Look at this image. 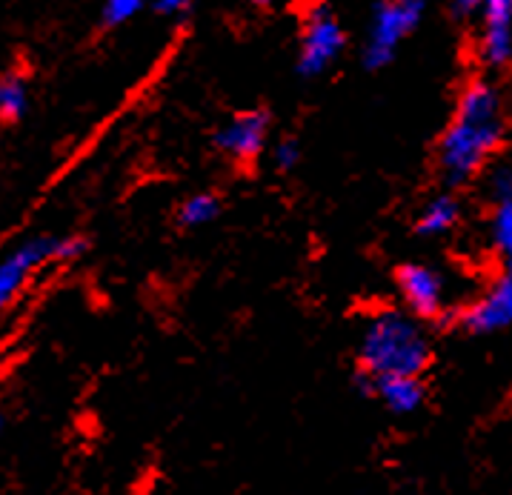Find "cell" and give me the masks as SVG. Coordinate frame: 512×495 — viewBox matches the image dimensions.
I'll use <instances>...</instances> for the list:
<instances>
[{
	"label": "cell",
	"mask_w": 512,
	"mask_h": 495,
	"mask_svg": "<svg viewBox=\"0 0 512 495\" xmlns=\"http://www.w3.org/2000/svg\"><path fill=\"white\" fill-rule=\"evenodd\" d=\"M501 138L504 109L498 89L487 81H472L461 92L455 118L438 146V164L447 184H464L475 172H481V166L498 152Z\"/></svg>",
	"instance_id": "cell-1"
},
{
	"label": "cell",
	"mask_w": 512,
	"mask_h": 495,
	"mask_svg": "<svg viewBox=\"0 0 512 495\" xmlns=\"http://www.w3.org/2000/svg\"><path fill=\"white\" fill-rule=\"evenodd\" d=\"M358 390L372 395V384L381 378L415 375L430 364V338L418 318L401 310H384L372 315L358 344Z\"/></svg>",
	"instance_id": "cell-2"
},
{
	"label": "cell",
	"mask_w": 512,
	"mask_h": 495,
	"mask_svg": "<svg viewBox=\"0 0 512 495\" xmlns=\"http://www.w3.org/2000/svg\"><path fill=\"white\" fill-rule=\"evenodd\" d=\"M89 249L81 235H32L0 255V312L6 310L23 287L35 278V272L52 261L66 264L78 261Z\"/></svg>",
	"instance_id": "cell-3"
},
{
	"label": "cell",
	"mask_w": 512,
	"mask_h": 495,
	"mask_svg": "<svg viewBox=\"0 0 512 495\" xmlns=\"http://www.w3.org/2000/svg\"><path fill=\"white\" fill-rule=\"evenodd\" d=\"M347 46V38H344V29L338 18L318 6L312 9L304 21V32H301V46H298V72L304 78H318L324 75L332 63L341 58Z\"/></svg>",
	"instance_id": "cell-4"
},
{
	"label": "cell",
	"mask_w": 512,
	"mask_h": 495,
	"mask_svg": "<svg viewBox=\"0 0 512 495\" xmlns=\"http://www.w3.org/2000/svg\"><path fill=\"white\" fill-rule=\"evenodd\" d=\"M421 15L401 6L398 0H384L369 23L367 41H364V63L369 69H381L395 58L401 41L418 26Z\"/></svg>",
	"instance_id": "cell-5"
},
{
	"label": "cell",
	"mask_w": 512,
	"mask_h": 495,
	"mask_svg": "<svg viewBox=\"0 0 512 495\" xmlns=\"http://www.w3.org/2000/svg\"><path fill=\"white\" fill-rule=\"evenodd\" d=\"M395 284H398L404 307L415 318H435V315H441L444 304H447V284L427 264H404V267H398Z\"/></svg>",
	"instance_id": "cell-6"
},
{
	"label": "cell",
	"mask_w": 512,
	"mask_h": 495,
	"mask_svg": "<svg viewBox=\"0 0 512 495\" xmlns=\"http://www.w3.org/2000/svg\"><path fill=\"white\" fill-rule=\"evenodd\" d=\"M269 138V115L261 109H249L235 115L232 121H226L218 135H215V146L229 155L232 161H252L264 152Z\"/></svg>",
	"instance_id": "cell-7"
},
{
	"label": "cell",
	"mask_w": 512,
	"mask_h": 495,
	"mask_svg": "<svg viewBox=\"0 0 512 495\" xmlns=\"http://www.w3.org/2000/svg\"><path fill=\"white\" fill-rule=\"evenodd\" d=\"M461 321L472 332H498L512 327V272L504 269L487 292L464 310Z\"/></svg>",
	"instance_id": "cell-8"
},
{
	"label": "cell",
	"mask_w": 512,
	"mask_h": 495,
	"mask_svg": "<svg viewBox=\"0 0 512 495\" xmlns=\"http://www.w3.org/2000/svg\"><path fill=\"white\" fill-rule=\"evenodd\" d=\"M481 58L504 66L512 58V0H481Z\"/></svg>",
	"instance_id": "cell-9"
},
{
	"label": "cell",
	"mask_w": 512,
	"mask_h": 495,
	"mask_svg": "<svg viewBox=\"0 0 512 495\" xmlns=\"http://www.w3.org/2000/svg\"><path fill=\"white\" fill-rule=\"evenodd\" d=\"M372 395L381 398V404L395 415H410L424 404V384L415 375L381 378L372 384Z\"/></svg>",
	"instance_id": "cell-10"
},
{
	"label": "cell",
	"mask_w": 512,
	"mask_h": 495,
	"mask_svg": "<svg viewBox=\"0 0 512 495\" xmlns=\"http://www.w3.org/2000/svg\"><path fill=\"white\" fill-rule=\"evenodd\" d=\"M458 215H461V209H458V201L452 195H435L418 218V235L438 238L458 224Z\"/></svg>",
	"instance_id": "cell-11"
},
{
	"label": "cell",
	"mask_w": 512,
	"mask_h": 495,
	"mask_svg": "<svg viewBox=\"0 0 512 495\" xmlns=\"http://www.w3.org/2000/svg\"><path fill=\"white\" fill-rule=\"evenodd\" d=\"M29 109V86L21 75H0V121L15 124Z\"/></svg>",
	"instance_id": "cell-12"
},
{
	"label": "cell",
	"mask_w": 512,
	"mask_h": 495,
	"mask_svg": "<svg viewBox=\"0 0 512 495\" xmlns=\"http://www.w3.org/2000/svg\"><path fill=\"white\" fill-rule=\"evenodd\" d=\"M218 212H221V198L218 195H212V192H195V195H189L184 204L178 207V221H181V227L198 229L209 224V221H215Z\"/></svg>",
	"instance_id": "cell-13"
},
{
	"label": "cell",
	"mask_w": 512,
	"mask_h": 495,
	"mask_svg": "<svg viewBox=\"0 0 512 495\" xmlns=\"http://www.w3.org/2000/svg\"><path fill=\"white\" fill-rule=\"evenodd\" d=\"M492 241L504 261V269L512 272V198L495 201L492 212Z\"/></svg>",
	"instance_id": "cell-14"
},
{
	"label": "cell",
	"mask_w": 512,
	"mask_h": 495,
	"mask_svg": "<svg viewBox=\"0 0 512 495\" xmlns=\"http://www.w3.org/2000/svg\"><path fill=\"white\" fill-rule=\"evenodd\" d=\"M155 0H103L101 26L103 29H118L123 23H129L135 15L144 12V6Z\"/></svg>",
	"instance_id": "cell-15"
},
{
	"label": "cell",
	"mask_w": 512,
	"mask_h": 495,
	"mask_svg": "<svg viewBox=\"0 0 512 495\" xmlns=\"http://www.w3.org/2000/svg\"><path fill=\"white\" fill-rule=\"evenodd\" d=\"M272 161H275V166H278V169H284V172L295 169V166H298V161H301V146H298V141H292V138L278 141V144H275V149H272Z\"/></svg>",
	"instance_id": "cell-16"
},
{
	"label": "cell",
	"mask_w": 512,
	"mask_h": 495,
	"mask_svg": "<svg viewBox=\"0 0 512 495\" xmlns=\"http://www.w3.org/2000/svg\"><path fill=\"white\" fill-rule=\"evenodd\" d=\"M490 195L492 201L512 198V166H498L490 175Z\"/></svg>",
	"instance_id": "cell-17"
},
{
	"label": "cell",
	"mask_w": 512,
	"mask_h": 495,
	"mask_svg": "<svg viewBox=\"0 0 512 495\" xmlns=\"http://www.w3.org/2000/svg\"><path fill=\"white\" fill-rule=\"evenodd\" d=\"M161 15H169V18H175V15H181L186 12L189 6H192V0H155L152 3Z\"/></svg>",
	"instance_id": "cell-18"
},
{
	"label": "cell",
	"mask_w": 512,
	"mask_h": 495,
	"mask_svg": "<svg viewBox=\"0 0 512 495\" xmlns=\"http://www.w3.org/2000/svg\"><path fill=\"white\" fill-rule=\"evenodd\" d=\"M452 9L455 12H461V15H470V12H475L478 6H481V0H450Z\"/></svg>",
	"instance_id": "cell-19"
},
{
	"label": "cell",
	"mask_w": 512,
	"mask_h": 495,
	"mask_svg": "<svg viewBox=\"0 0 512 495\" xmlns=\"http://www.w3.org/2000/svg\"><path fill=\"white\" fill-rule=\"evenodd\" d=\"M401 6H407V9H412V12H418V15H424V9H427V3L430 0H398Z\"/></svg>",
	"instance_id": "cell-20"
},
{
	"label": "cell",
	"mask_w": 512,
	"mask_h": 495,
	"mask_svg": "<svg viewBox=\"0 0 512 495\" xmlns=\"http://www.w3.org/2000/svg\"><path fill=\"white\" fill-rule=\"evenodd\" d=\"M3 433H6V413L0 410V438H3Z\"/></svg>",
	"instance_id": "cell-21"
},
{
	"label": "cell",
	"mask_w": 512,
	"mask_h": 495,
	"mask_svg": "<svg viewBox=\"0 0 512 495\" xmlns=\"http://www.w3.org/2000/svg\"><path fill=\"white\" fill-rule=\"evenodd\" d=\"M252 3H258V6H267V3H272V0H252Z\"/></svg>",
	"instance_id": "cell-22"
},
{
	"label": "cell",
	"mask_w": 512,
	"mask_h": 495,
	"mask_svg": "<svg viewBox=\"0 0 512 495\" xmlns=\"http://www.w3.org/2000/svg\"><path fill=\"white\" fill-rule=\"evenodd\" d=\"M0 126H3V121H0Z\"/></svg>",
	"instance_id": "cell-23"
}]
</instances>
